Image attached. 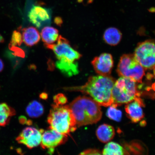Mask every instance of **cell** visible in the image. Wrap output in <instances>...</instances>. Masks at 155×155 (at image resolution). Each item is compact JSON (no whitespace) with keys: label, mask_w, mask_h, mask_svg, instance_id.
<instances>
[{"label":"cell","mask_w":155,"mask_h":155,"mask_svg":"<svg viewBox=\"0 0 155 155\" xmlns=\"http://www.w3.org/2000/svg\"><path fill=\"white\" fill-rule=\"evenodd\" d=\"M115 81L110 75H98L89 77L87 82L82 86L63 89L68 91L79 92L88 94L100 106L108 107L114 103L112 90Z\"/></svg>","instance_id":"6da1fadb"},{"label":"cell","mask_w":155,"mask_h":155,"mask_svg":"<svg viewBox=\"0 0 155 155\" xmlns=\"http://www.w3.org/2000/svg\"><path fill=\"white\" fill-rule=\"evenodd\" d=\"M69 106L74 116L77 127L96 124L101 119L102 112L100 106L90 97H78Z\"/></svg>","instance_id":"7a4b0ae2"},{"label":"cell","mask_w":155,"mask_h":155,"mask_svg":"<svg viewBox=\"0 0 155 155\" xmlns=\"http://www.w3.org/2000/svg\"><path fill=\"white\" fill-rule=\"evenodd\" d=\"M48 122L49 128L67 135L75 131L77 127L69 105L53 104L48 116Z\"/></svg>","instance_id":"3957f363"},{"label":"cell","mask_w":155,"mask_h":155,"mask_svg":"<svg viewBox=\"0 0 155 155\" xmlns=\"http://www.w3.org/2000/svg\"><path fill=\"white\" fill-rule=\"evenodd\" d=\"M139 96L137 82L133 79L120 77L115 81L112 90L114 104L118 106L127 104Z\"/></svg>","instance_id":"277c9868"},{"label":"cell","mask_w":155,"mask_h":155,"mask_svg":"<svg viewBox=\"0 0 155 155\" xmlns=\"http://www.w3.org/2000/svg\"><path fill=\"white\" fill-rule=\"evenodd\" d=\"M118 75L133 79L137 83H142L145 69L136 59L134 54L122 56L117 69Z\"/></svg>","instance_id":"5b68a950"},{"label":"cell","mask_w":155,"mask_h":155,"mask_svg":"<svg viewBox=\"0 0 155 155\" xmlns=\"http://www.w3.org/2000/svg\"><path fill=\"white\" fill-rule=\"evenodd\" d=\"M134 55L145 70L154 69L155 68V41L146 40L138 44Z\"/></svg>","instance_id":"8992f818"},{"label":"cell","mask_w":155,"mask_h":155,"mask_svg":"<svg viewBox=\"0 0 155 155\" xmlns=\"http://www.w3.org/2000/svg\"><path fill=\"white\" fill-rule=\"evenodd\" d=\"M58 61L61 62H77L82 55L71 47L68 40L60 35L58 41L52 47Z\"/></svg>","instance_id":"52a82bcc"},{"label":"cell","mask_w":155,"mask_h":155,"mask_svg":"<svg viewBox=\"0 0 155 155\" xmlns=\"http://www.w3.org/2000/svg\"><path fill=\"white\" fill-rule=\"evenodd\" d=\"M67 139V135L49 128L47 130H43L40 144L42 148L48 150V153L52 154L56 147L64 144Z\"/></svg>","instance_id":"ba28073f"},{"label":"cell","mask_w":155,"mask_h":155,"mask_svg":"<svg viewBox=\"0 0 155 155\" xmlns=\"http://www.w3.org/2000/svg\"><path fill=\"white\" fill-rule=\"evenodd\" d=\"M43 130L33 127L25 128L16 139L18 143L24 144L29 149H32L41 144Z\"/></svg>","instance_id":"9c48e42d"},{"label":"cell","mask_w":155,"mask_h":155,"mask_svg":"<svg viewBox=\"0 0 155 155\" xmlns=\"http://www.w3.org/2000/svg\"><path fill=\"white\" fill-rule=\"evenodd\" d=\"M92 64L95 71L98 75L108 76L111 73L114 67L112 56L109 53H103L94 58Z\"/></svg>","instance_id":"30bf717a"},{"label":"cell","mask_w":155,"mask_h":155,"mask_svg":"<svg viewBox=\"0 0 155 155\" xmlns=\"http://www.w3.org/2000/svg\"><path fill=\"white\" fill-rule=\"evenodd\" d=\"M28 17L30 22L39 28L49 23L51 16L48 10L39 6H34L29 11Z\"/></svg>","instance_id":"8fae6325"},{"label":"cell","mask_w":155,"mask_h":155,"mask_svg":"<svg viewBox=\"0 0 155 155\" xmlns=\"http://www.w3.org/2000/svg\"><path fill=\"white\" fill-rule=\"evenodd\" d=\"M127 104L125 111L128 117L132 121L137 123L143 119L144 114L142 107L144 105L139 97Z\"/></svg>","instance_id":"7c38bea8"},{"label":"cell","mask_w":155,"mask_h":155,"mask_svg":"<svg viewBox=\"0 0 155 155\" xmlns=\"http://www.w3.org/2000/svg\"><path fill=\"white\" fill-rule=\"evenodd\" d=\"M41 37L45 46L48 49H51L59 39V31L53 27L46 26L42 29Z\"/></svg>","instance_id":"4fadbf2b"},{"label":"cell","mask_w":155,"mask_h":155,"mask_svg":"<svg viewBox=\"0 0 155 155\" xmlns=\"http://www.w3.org/2000/svg\"><path fill=\"white\" fill-rule=\"evenodd\" d=\"M23 42L27 46L31 47L40 41L41 35L38 30L34 27L22 29Z\"/></svg>","instance_id":"5bb4252c"},{"label":"cell","mask_w":155,"mask_h":155,"mask_svg":"<svg viewBox=\"0 0 155 155\" xmlns=\"http://www.w3.org/2000/svg\"><path fill=\"white\" fill-rule=\"evenodd\" d=\"M96 134L99 140L103 143H107L114 138L115 130L112 126L107 124L101 125L97 129Z\"/></svg>","instance_id":"9a60e30c"},{"label":"cell","mask_w":155,"mask_h":155,"mask_svg":"<svg viewBox=\"0 0 155 155\" xmlns=\"http://www.w3.org/2000/svg\"><path fill=\"white\" fill-rule=\"evenodd\" d=\"M103 37L106 43L110 45L115 46L120 41L122 34L117 28H110L105 31Z\"/></svg>","instance_id":"2e32d148"},{"label":"cell","mask_w":155,"mask_h":155,"mask_svg":"<svg viewBox=\"0 0 155 155\" xmlns=\"http://www.w3.org/2000/svg\"><path fill=\"white\" fill-rule=\"evenodd\" d=\"M15 115L14 109L7 104L0 103V127L8 124L11 117Z\"/></svg>","instance_id":"e0dca14e"},{"label":"cell","mask_w":155,"mask_h":155,"mask_svg":"<svg viewBox=\"0 0 155 155\" xmlns=\"http://www.w3.org/2000/svg\"><path fill=\"white\" fill-rule=\"evenodd\" d=\"M104 155H122L126 154L124 149L121 145L114 142L107 143L102 152Z\"/></svg>","instance_id":"ac0fdd59"},{"label":"cell","mask_w":155,"mask_h":155,"mask_svg":"<svg viewBox=\"0 0 155 155\" xmlns=\"http://www.w3.org/2000/svg\"><path fill=\"white\" fill-rule=\"evenodd\" d=\"M26 113L31 118H38L43 114V106L40 102L34 101L28 104L26 108Z\"/></svg>","instance_id":"d6986e66"},{"label":"cell","mask_w":155,"mask_h":155,"mask_svg":"<svg viewBox=\"0 0 155 155\" xmlns=\"http://www.w3.org/2000/svg\"><path fill=\"white\" fill-rule=\"evenodd\" d=\"M109 106L106 113L107 117L114 121H120L122 113L120 110L117 108V104L113 103Z\"/></svg>","instance_id":"ffe728a7"},{"label":"cell","mask_w":155,"mask_h":155,"mask_svg":"<svg viewBox=\"0 0 155 155\" xmlns=\"http://www.w3.org/2000/svg\"><path fill=\"white\" fill-rule=\"evenodd\" d=\"M23 42L22 35L20 32L15 31L12 37L11 44L13 46H20Z\"/></svg>","instance_id":"44dd1931"},{"label":"cell","mask_w":155,"mask_h":155,"mask_svg":"<svg viewBox=\"0 0 155 155\" xmlns=\"http://www.w3.org/2000/svg\"><path fill=\"white\" fill-rule=\"evenodd\" d=\"M54 101L55 104L58 105H64L66 103L67 100V98L64 94H59L54 97Z\"/></svg>","instance_id":"7402d4cb"},{"label":"cell","mask_w":155,"mask_h":155,"mask_svg":"<svg viewBox=\"0 0 155 155\" xmlns=\"http://www.w3.org/2000/svg\"><path fill=\"white\" fill-rule=\"evenodd\" d=\"M101 152L99 150L95 149H90L85 150L81 153V155H100L101 154Z\"/></svg>","instance_id":"603a6c76"},{"label":"cell","mask_w":155,"mask_h":155,"mask_svg":"<svg viewBox=\"0 0 155 155\" xmlns=\"http://www.w3.org/2000/svg\"><path fill=\"white\" fill-rule=\"evenodd\" d=\"M4 65L2 60L0 59V72H1L4 68Z\"/></svg>","instance_id":"cb8c5ba5"},{"label":"cell","mask_w":155,"mask_h":155,"mask_svg":"<svg viewBox=\"0 0 155 155\" xmlns=\"http://www.w3.org/2000/svg\"><path fill=\"white\" fill-rule=\"evenodd\" d=\"M4 41V39L3 36L0 34V43H3Z\"/></svg>","instance_id":"d4e9b609"},{"label":"cell","mask_w":155,"mask_h":155,"mask_svg":"<svg viewBox=\"0 0 155 155\" xmlns=\"http://www.w3.org/2000/svg\"><path fill=\"white\" fill-rule=\"evenodd\" d=\"M150 11L151 12H155V8H152L150 9Z\"/></svg>","instance_id":"484cf974"},{"label":"cell","mask_w":155,"mask_h":155,"mask_svg":"<svg viewBox=\"0 0 155 155\" xmlns=\"http://www.w3.org/2000/svg\"><path fill=\"white\" fill-rule=\"evenodd\" d=\"M153 88H154V90H155V84H154Z\"/></svg>","instance_id":"4316f807"}]
</instances>
